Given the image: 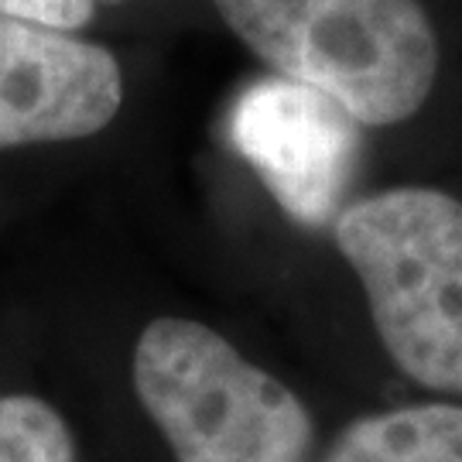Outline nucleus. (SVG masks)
Masks as SVG:
<instances>
[{"instance_id":"1","label":"nucleus","mask_w":462,"mask_h":462,"mask_svg":"<svg viewBox=\"0 0 462 462\" xmlns=\"http://www.w3.org/2000/svg\"><path fill=\"white\" fill-rule=\"evenodd\" d=\"M216 11L278 76L343 103L356 124L414 116L439 76L421 0H216Z\"/></svg>"},{"instance_id":"2","label":"nucleus","mask_w":462,"mask_h":462,"mask_svg":"<svg viewBox=\"0 0 462 462\" xmlns=\"http://www.w3.org/2000/svg\"><path fill=\"white\" fill-rule=\"evenodd\" d=\"M336 244L360 274L380 343L414 383L462 394V202L404 185L336 216Z\"/></svg>"},{"instance_id":"3","label":"nucleus","mask_w":462,"mask_h":462,"mask_svg":"<svg viewBox=\"0 0 462 462\" xmlns=\"http://www.w3.org/2000/svg\"><path fill=\"white\" fill-rule=\"evenodd\" d=\"M134 387L179 462H309L315 421L295 391L189 319H154Z\"/></svg>"},{"instance_id":"4","label":"nucleus","mask_w":462,"mask_h":462,"mask_svg":"<svg viewBox=\"0 0 462 462\" xmlns=\"http://www.w3.org/2000/svg\"><path fill=\"white\" fill-rule=\"evenodd\" d=\"M230 141L284 213L326 226L343 213L360 131L343 103L284 76H264L236 97Z\"/></svg>"},{"instance_id":"5","label":"nucleus","mask_w":462,"mask_h":462,"mask_svg":"<svg viewBox=\"0 0 462 462\" xmlns=\"http://www.w3.org/2000/svg\"><path fill=\"white\" fill-rule=\"evenodd\" d=\"M120 97L106 49L0 14V148L89 137L114 120Z\"/></svg>"},{"instance_id":"6","label":"nucleus","mask_w":462,"mask_h":462,"mask_svg":"<svg viewBox=\"0 0 462 462\" xmlns=\"http://www.w3.org/2000/svg\"><path fill=\"white\" fill-rule=\"evenodd\" d=\"M326 462H462L459 404L366 414L339 431Z\"/></svg>"},{"instance_id":"7","label":"nucleus","mask_w":462,"mask_h":462,"mask_svg":"<svg viewBox=\"0 0 462 462\" xmlns=\"http://www.w3.org/2000/svg\"><path fill=\"white\" fill-rule=\"evenodd\" d=\"M0 462H76L72 431L42 397H0Z\"/></svg>"},{"instance_id":"8","label":"nucleus","mask_w":462,"mask_h":462,"mask_svg":"<svg viewBox=\"0 0 462 462\" xmlns=\"http://www.w3.org/2000/svg\"><path fill=\"white\" fill-rule=\"evenodd\" d=\"M97 0H0V14L45 24L55 32H76L93 17Z\"/></svg>"}]
</instances>
